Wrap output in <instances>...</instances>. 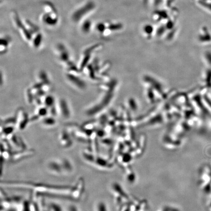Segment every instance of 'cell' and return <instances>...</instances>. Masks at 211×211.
Listing matches in <instances>:
<instances>
[{
	"label": "cell",
	"mask_w": 211,
	"mask_h": 211,
	"mask_svg": "<svg viewBox=\"0 0 211 211\" xmlns=\"http://www.w3.org/2000/svg\"><path fill=\"white\" fill-rule=\"evenodd\" d=\"M1 185L5 187L32 190L37 195H45L55 198L72 200L73 185H60L32 181H3Z\"/></svg>",
	"instance_id": "1"
},
{
	"label": "cell",
	"mask_w": 211,
	"mask_h": 211,
	"mask_svg": "<svg viewBox=\"0 0 211 211\" xmlns=\"http://www.w3.org/2000/svg\"><path fill=\"white\" fill-rule=\"evenodd\" d=\"M95 8V4L92 2H89L84 5L78 8L73 12L72 15V19L75 22L81 21L83 19L90 13Z\"/></svg>",
	"instance_id": "2"
},
{
	"label": "cell",
	"mask_w": 211,
	"mask_h": 211,
	"mask_svg": "<svg viewBox=\"0 0 211 211\" xmlns=\"http://www.w3.org/2000/svg\"><path fill=\"white\" fill-rule=\"evenodd\" d=\"M46 168L47 171L52 175L57 176L65 175L60 158L52 159L48 161Z\"/></svg>",
	"instance_id": "3"
},
{
	"label": "cell",
	"mask_w": 211,
	"mask_h": 211,
	"mask_svg": "<svg viewBox=\"0 0 211 211\" xmlns=\"http://www.w3.org/2000/svg\"><path fill=\"white\" fill-rule=\"evenodd\" d=\"M15 115L16 116L17 128L20 130H25L28 125L29 122H30L28 114L24 110V109L19 108L18 109Z\"/></svg>",
	"instance_id": "4"
},
{
	"label": "cell",
	"mask_w": 211,
	"mask_h": 211,
	"mask_svg": "<svg viewBox=\"0 0 211 211\" xmlns=\"http://www.w3.org/2000/svg\"><path fill=\"white\" fill-rule=\"evenodd\" d=\"M84 179L83 177L78 178L77 181L73 185V200L74 201L80 200L84 194L85 190Z\"/></svg>",
	"instance_id": "5"
},
{
	"label": "cell",
	"mask_w": 211,
	"mask_h": 211,
	"mask_svg": "<svg viewBox=\"0 0 211 211\" xmlns=\"http://www.w3.org/2000/svg\"><path fill=\"white\" fill-rule=\"evenodd\" d=\"M66 78L68 81L76 88L80 89H86L87 85L85 83V82L81 79L79 75L67 73L66 74Z\"/></svg>",
	"instance_id": "6"
},
{
	"label": "cell",
	"mask_w": 211,
	"mask_h": 211,
	"mask_svg": "<svg viewBox=\"0 0 211 211\" xmlns=\"http://www.w3.org/2000/svg\"><path fill=\"white\" fill-rule=\"evenodd\" d=\"M71 133L67 130H64L61 132L59 135L60 144L64 148H69L72 147L73 144Z\"/></svg>",
	"instance_id": "7"
},
{
	"label": "cell",
	"mask_w": 211,
	"mask_h": 211,
	"mask_svg": "<svg viewBox=\"0 0 211 211\" xmlns=\"http://www.w3.org/2000/svg\"><path fill=\"white\" fill-rule=\"evenodd\" d=\"M57 54L58 59L64 64L71 61L69 53L66 47L62 44H59L57 46Z\"/></svg>",
	"instance_id": "8"
},
{
	"label": "cell",
	"mask_w": 211,
	"mask_h": 211,
	"mask_svg": "<svg viewBox=\"0 0 211 211\" xmlns=\"http://www.w3.org/2000/svg\"><path fill=\"white\" fill-rule=\"evenodd\" d=\"M58 19L56 12H50L43 15L42 21L44 24L48 26H55L58 23Z\"/></svg>",
	"instance_id": "9"
},
{
	"label": "cell",
	"mask_w": 211,
	"mask_h": 211,
	"mask_svg": "<svg viewBox=\"0 0 211 211\" xmlns=\"http://www.w3.org/2000/svg\"><path fill=\"white\" fill-rule=\"evenodd\" d=\"M58 108L61 115L64 118H69L71 112L67 101L65 99H61L59 103Z\"/></svg>",
	"instance_id": "10"
},
{
	"label": "cell",
	"mask_w": 211,
	"mask_h": 211,
	"mask_svg": "<svg viewBox=\"0 0 211 211\" xmlns=\"http://www.w3.org/2000/svg\"><path fill=\"white\" fill-rule=\"evenodd\" d=\"M60 160L63 166L65 175H70L73 173L74 171V167L71 160L66 157H62L60 158Z\"/></svg>",
	"instance_id": "11"
},
{
	"label": "cell",
	"mask_w": 211,
	"mask_h": 211,
	"mask_svg": "<svg viewBox=\"0 0 211 211\" xmlns=\"http://www.w3.org/2000/svg\"><path fill=\"white\" fill-rule=\"evenodd\" d=\"M11 40L8 37H3L1 40V53L5 54L8 50Z\"/></svg>",
	"instance_id": "12"
},
{
	"label": "cell",
	"mask_w": 211,
	"mask_h": 211,
	"mask_svg": "<svg viewBox=\"0 0 211 211\" xmlns=\"http://www.w3.org/2000/svg\"><path fill=\"white\" fill-rule=\"evenodd\" d=\"M43 104L48 108H50L55 105V98L51 95H47L43 97Z\"/></svg>",
	"instance_id": "13"
},
{
	"label": "cell",
	"mask_w": 211,
	"mask_h": 211,
	"mask_svg": "<svg viewBox=\"0 0 211 211\" xmlns=\"http://www.w3.org/2000/svg\"><path fill=\"white\" fill-rule=\"evenodd\" d=\"M91 54H84V56L81 60L80 63L78 67L80 71H83L89 65L90 60H91Z\"/></svg>",
	"instance_id": "14"
},
{
	"label": "cell",
	"mask_w": 211,
	"mask_h": 211,
	"mask_svg": "<svg viewBox=\"0 0 211 211\" xmlns=\"http://www.w3.org/2000/svg\"><path fill=\"white\" fill-rule=\"evenodd\" d=\"M42 123L44 126L47 127H51L56 125V120L54 117L51 116L44 117L42 121Z\"/></svg>",
	"instance_id": "15"
},
{
	"label": "cell",
	"mask_w": 211,
	"mask_h": 211,
	"mask_svg": "<svg viewBox=\"0 0 211 211\" xmlns=\"http://www.w3.org/2000/svg\"><path fill=\"white\" fill-rule=\"evenodd\" d=\"M32 41V46L35 48H39L43 42V35L40 32L36 33Z\"/></svg>",
	"instance_id": "16"
},
{
	"label": "cell",
	"mask_w": 211,
	"mask_h": 211,
	"mask_svg": "<svg viewBox=\"0 0 211 211\" xmlns=\"http://www.w3.org/2000/svg\"><path fill=\"white\" fill-rule=\"evenodd\" d=\"M91 25H92L91 23L89 20H87L85 21L81 24V31L85 34L89 33V32H91Z\"/></svg>",
	"instance_id": "17"
},
{
	"label": "cell",
	"mask_w": 211,
	"mask_h": 211,
	"mask_svg": "<svg viewBox=\"0 0 211 211\" xmlns=\"http://www.w3.org/2000/svg\"><path fill=\"white\" fill-rule=\"evenodd\" d=\"M2 124L3 126H16L17 118L16 116L9 117L2 120Z\"/></svg>",
	"instance_id": "18"
},
{
	"label": "cell",
	"mask_w": 211,
	"mask_h": 211,
	"mask_svg": "<svg viewBox=\"0 0 211 211\" xmlns=\"http://www.w3.org/2000/svg\"><path fill=\"white\" fill-rule=\"evenodd\" d=\"M48 113H49V109L45 106H40L36 114L38 115L40 118V117L44 118V117L47 116Z\"/></svg>",
	"instance_id": "19"
},
{
	"label": "cell",
	"mask_w": 211,
	"mask_h": 211,
	"mask_svg": "<svg viewBox=\"0 0 211 211\" xmlns=\"http://www.w3.org/2000/svg\"><path fill=\"white\" fill-rule=\"evenodd\" d=\"M38 78L39 79V82L42 83L44 84H50L48 75L45 71L40 72L38 74Z\"/></svg>",
	"instance_id": "20"
},
{
	"label": "cell",
	"mask_w": 211,
	"mask_h": 211,
	"mask_svg": "<svg viewBox=\"0 0 211 211\" xmlns=\"http://www.w3.org/2000/svg\"><path fill=\"white\" fill-rule=\"evenodd\" d=\"M49 211H63L62 208L60 205L54 202H51L48 205Z\"/></svg>",
	"instance_id": "21"
},
{
	"label": "cell",
	"mask_w": 211,
	"mask_h": 211,
	"mask_svg": "<svg viewBox=\"0 0 211 211\" xmlns=\"http://www.w3.org/2000/svg\"><path fill=\"white\" fill-rule=\"evenodd\" d=\"M26 96L27 100L30 104L34 102V96L32 89H28L26 91Z\"/></svg>",
	"instance_id": "22"
},
{
	"label": "cell",
	"mask_w": 211,
	"mask_h": 211,
	"mask_svg": "<svg viewBox=\"0 0 211 211\" xmlns=\"http://www.w3.org/2000/svg\"><path fill=\"white\" fill-rule=\"evenodd\" d=\"M48 109H49V113L50 114V116L55 117L57 115L58 110L55 105Z\"/></svg>",
	"instance_id": "23"
},
{
	"label": "cell",
	"mask_w": 211,
	"mask_h": 211,
	"mask_svg": "<svg viewBox=\"0 0 211 211\" xmlns=\"http://www.w3.org/2000/svg\"><path fill=\"white\" fill-rule=\"evenodd\" d=\"M95 210L96 211H105V207H104V204L102 202H98L96 203L95 206Z\"/></svg>",
	"instance_id": "24"
},
{
	"label": "cell",
	"mask_w": 211,
	"mask_h": 211,
	"mask_svg": "<svg viewBox=\"0 0 211 211\" xmlns=\"http://www.w3.org/2000/svg\"><path fill=\"white\" fill-rule=\"evenodd\" d=\"M67 211H80L77 206L73 204H69L67 206Z\"/></svg>",
	"instance_id": "25"
}]
</instances>
